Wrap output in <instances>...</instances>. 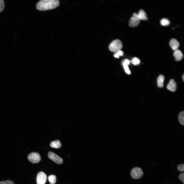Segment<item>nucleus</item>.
<instances>
[{
	"label": "nucleus",
	"mask_w": 184,
	"mask_h": 184,
	"mask_svg": "<svg viewBox=\"0 0 184 184\" xmlns=\"http://www.w3.org/2000/svg\"><path fill=\"white\" fill-rule=\"evenodd\" d=\"M179 179L183 183H184V174L181 173L180 174L179 176Z\"/></svg>",
	"instance_id": "obj_22"
},
{
	"label": "nucleus",
	"mask_w": 184,
	"mask_h": 184,
	"mask_svg": "<svg viewBox=\"0 0 184 184\" xmlns=\"http://www.w3.org/2000/svg\"><path fill=\"white\" fill-rule=\"evenodd\" d=\"M123 66L126 73L128 74H130L131 73V72L128 66L124 65Z\"/></svg>",
	"instance_id": "obj_21"
},
{
	"label": "nucleus",
	"mask_w": 184,
	"mask_h": 184,
	"mask_svg": "<svg viewBox=\"0 0 184 184\" xmlns=\"http://www.w3.org/2000/svg\"><path fill=\"white\" fill-rule=\"evenodd\" d=\"M114 56L115 57L117 58H119L120 56L117 52H115L114 55Z\"/></svg>",
	"instance_id": "obj_25"
},
{
	"label": "nucleus",
	"mask_w": 184,
	"mask_h": 184,
	"mask_svg": "<svg viewBox=\"0 0 184 184\" xmlns=\"http://www.w3.org/2000/svg\"><path fill=\"white\" fill-rule=\"evenodd\" d=\"M140 20L137 16V13H134L131 18L129 23V26L131 27H135L139 24Z\"/></svg>",
	"instance_id": "obj_7"
},
{
	"label": "nucleus",
	"mask_w": 184,
	"mask_h": 184,
	"mask_svg": "<svg viewBox=\"0 0 184 184\" xmlns=\"http://www.w3.org/2000/svg\"><path fill=\"white\" fill-rule=\"evenodd\" d=\"M161 25L164 26H166L170 24L169 20L166 18H163L160 21Z\"/></svg>",
	"instance_id": "obj_16"
},
{
	"label": "nucleus",
	"mask_w": 184,
	"mask_h": 184,
	"mask_svg": "<svg viewBox=\"0 0 184 184\" xmlns=\"http://www.w3.org/2000/svg\"><path fill=\"white\" fill-rule=\"evenodd\" d=\"M164 78V76L162 75H159L158 77L157 80V85L159 87L162 88L163 87Z\"/></svg>",
	"instance_id": "obj_13"
},
{
	"label": "nucleus",
	"mask_w": 184,
	"mask_h": 184,
	"mask_svg": "<svg viewBox=\"0 0 184 184\" xmlns=\"http://www.w3.org/2000/svg\"><path fill=\"white\" fill-rule=\"evenodd\" d=\"M0 184H14V182L10 180H7L5 181H2L0 182Z\"/></svg>",
	"instance_id": "obj_19"
},
{
	"label": "nucleus",
	"mask_w": 184,
	"mask_h": 184,
	"mask_svg": "<svg viewBox=\"0 0 184 184\" xmlns=\"http://www.w3.org/2000/svg\"><path fill=\"white\" fill-rule=\"evenodd\" d=\"M184 111L180 112L179 114L178 118L180 123L182 125H184Z\"/></svg>",
	"instance_id": "obj_15"
},
{
	"label": "nucleus",
	"mask_w": 184,
	"mask_h": 184,
	"mask_svg": "<svg viewBox=\"0 0 184 184\" xmlns=\"http://www.w3.org/2000/svg\"><path fill=\"white\" fill-rule=\"evenodd\" d=\"M58 0H41L37 3L36 8L40 10H45L54 8L59 5Z\"/></svg>",
	"instance_id": "obj_1"
},
{
	"label": "nucleus",
	"mask_w": 184,
	"mask_h": 184,
	"mask_svg": "<svg viewBox=\"0 0 184 184\" xmlns=\"http://www.w3.org/2000/svg\"><path fill=\"white\" fill-rule=\"evenodd\" d=\"M169 45L173 50L175 51L177 49L179 46V43L176 39H172L170 40Z\"/></svg>",
	"instance_id": "obj_8"
},
{
	"label": "nucleus",
	"mask_w": 184,
	"mask_h": 184,
	"mask_svg": "<svg viewBox=\"0 0 184 184\" xmlns=\"http://www.w3.org/2000/svg\"><path fill=\"white\" fill-rule=\"evenodd\" d=\"M122 47V42L120 40L117 39L111 43L109 46V49L112 52H116L121 50Z\"/></svg>",
	"instance_id": "obj_2"
},
{
	"label": "nucleus",
	"mask_w": 184,
	"mask_h": 184,
	"mask_svg": "<svg viewBox=\"0 0 184 184\" xmlns=\"http://www.w3.org/2000/svg\"><path fill=\"white\" fill-rule=\"evenodd\" d=\"M50 145L52 148H59L61 147V143L59 140H56L51 142Z\"/></svg>",
	"instance_id": "obj_12"
},
{
	"label": "nucleus",
	"mask_w": 184,
	"mask_h": 184,
	"mask_svg": "<svg viewBox=\"0 0 184 184\" xmlns=\"http://www.w3.org/2000/svg\"><path fill=\"white\" fill-rule=\"evenodd\" d=\"M56 177L54 175H51L48 177V180L51 184H55L56 182Z\"/></svg>",
	"instance_id": "obj_14"
},
{
	"label": "nucleus",
	"mask_w": 184,
	"mask_h": 184,
	"mask_svg": "<svg viewBox=\"0 0 184 184\" xmlns=\"http://www.w3.org/2000/svg\"><path fill=\"white\" fill-rule=\"evenodd\" d=\"M4 7V1L3 0H0V12L3 10Z\"/></svg>",
	"instance_id": "obj_18"
},
{
	"label": "nucleus",
	"mask_w": 184,
	"mask_h": 184,
	"mask_svg": "<svg viewBox=\"0 0 184 184\" xmlns=\"http://www.w3.org/2000/svg\"><path fill=\"white\" fill-rule=\"evenodd\" d=\"M131 62L134 65H137L140 64V61L138 58L134 57L132 59Z\"/></svg>",
	"instance_id": "obj_17"
},
{
	"label": "nucleus",
	"mask_w": 184,
	"mask_h": 184,
	"mask_svg": "<svg viewBox=\"0 0 184 184\" xmlns=\"http://www.w3.org/2000/svg\"><path fill=\"white\" fill-rule=\"evenodd\" d=\"M137 15L138 18L140 20H146L148 19L146 12L142 9H140Z\"/></svg>",
	"instance_id": "obj_11"
},
{
	"label": "nucleus",
	"mask_w": 184,
	"mask_h": 184,
	"mask_svg": "<svg viewBox=\"0 0 184 184\" xmlns=\"http://www.w3.org/2000/svg\"><path fill=\"white\" fill-rule=\"evenodd\" d=\"M167 89L172 92L175 91L176 89V85L175 82L173 79H171L167 86Z\"/></svg>",
	"instance_id": "obj_9"
},
{
	"label": "nucleus",
	"mask_w": 184,
	"mask_h": 184,
	"mask_svg": "<svg viewBox=\"0 0 184 184\" xmlns=\"http://www.w3.org/2000/svg\"><path fill=\"white\" fill-rule=\"evenodd\" d=\"M173 56L175 57V60L177 61H180L183 57V54L182 52L178 49L174 51Z\"/></svg>",
	"instance_id": "obj_10"
},
{
	"label": "nucleus",
	"mask_w": 184,
	"mask_h": 184,
	"mask_svg": "<svg viewBox=\"0 0 184 184\" xmlns=\"http://www.w3.org/2000/svg\"><path fill=\"white\" fill-rule=\"evenodd\" d=\"M116 52H117L118 53L119 56H122L123 55V52L121 50H119Z\"/></svg>",
	"instance_id": "obj_24"
},
{
	"label": "nucleus",
	"mask_w": 184,
	"mask_h": 184,
	"mask_svg": "<svg viewBox=\"0 0 184 184\" xmlns=\"http://www.w3.org/2000/svg\"><path fill=\"white\" fill-rule=\"evenodd\" d=\"M178 170L181 171H184V164H180L177 166Z\"/></svg>",
	"instance_id": "obj_20"
},
{
	"label": "nucleus",
	"mask_w": 184,
	"mask_h": 184,
	"mask_svg": "<svg viewBox=\"0 0 184 184\" xmlns=\"http://www.w3.org/2000/svg\"><path fill=\"white\" fill-rule=\"evenodd\" d=\"M28 160L33 163H38L41 159L40 154L37 152H33L30 153L27 157Z\"/></svg>",
	"instance_id": "obj_3"
},
{
	"label": "nucleus",
	"mask_w": 184,
	"mask_h": 184,
	"mask_svg": "<svg viewBox=\"0 0 184 184\" xmlns=\"http://www.w3.org/2000/svg\"><path fill=\"white\" fill-rule=\"evenodd\" d=\"M143 174L142 170L139 167L134 168L132 170L131 172V177L135 179L140 178L142 176Z\"/></svg>",
	"instance_id": "obj_4"
},
{
	"label": "nucleus",
	"mask_w": 184,
	"mask_h": 184,
	"mask_svg": "<svg viewBox=\"0 0 184 184\" xmlns=\"http://www.w3.org/2000/svg\"><path fill=\"white\" fill-rule=\"evenodd\" d=\"M48 156L50 159L57 164H61L63 162V159L53 152H49Z\"/></svg>",
	"instance_id": "obj_5"
},
{
	"label": "nucleus",
	"mask_w": 184,
	"mask_h": 184,
	"mask_svg": "<svg viewBox=\"0 0 184 184\" xmlns=\"http://www.w3.org/2000/svg\"><path fill=\"white\" fill-rule=\"evenodd\" d=\"M130 63V61L128 59H125L123 62L122 64L123 66L127 65L128 66Z\"/></svg>",
	"instance_id": "obj_23"
},
{
	"label": "nucleus",
	"mask_w": 184,
	"mask_h": 184,
	"mask_svg": "<svg viewBox=\"0 0 184 184\" xmlns=\"http://www.w3.org/2000/svg\"><path fill=\"white\" fill-rule=\"evenodd\" d=\"M47 176L43 171H40L37 174L36 178L37 184H44L47 180Z\"/></svg>",
	"instance_id": "obj_6"
},
{
	"label": "nucleus",
	"mask_w": 184,
	"mask_h": 184,
	"mask_svg": "<svg viewBox=\"0 0 184 184\" xmlns=\"http://www.w3.org/2000/svg\"><path fill=\"white\" fill-rule=\"evenodd\" d=\"M184 75H183L182 76V79H183V81H184Z\"/></svg>",
	"instance_id": "obj_26"
}]
</instances>
